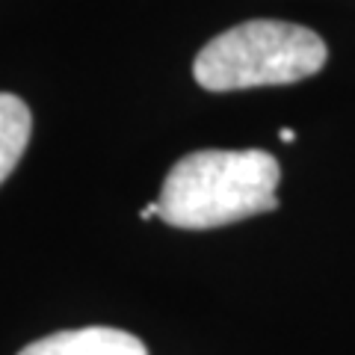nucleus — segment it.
I'll use <instances>...</instances> for the list:
<instances>
[{
    "mask_svg": "<svg viewBox=\"0 0 355 355\" xmlns=\"http://www.w3.org/2000/svg\"><path fill=\"white\" fill-rule=\"evenodd\" d=\"M279 160L261 148H205L178 160L157 198L166 225L187 231L222 228L279 207Z\"/></svg>",
    "mask_w": 355,
    "mask_h": 355,
    "instance_id": "f257e3e1",
    "label": "nucleus"
},
{
    "mask_svg": "<svg viewBox=\"0 0 355 355\" xmlns=\"http://www.w3.org/2000/svg\"><path fill=\"white\" fill-rule=\"evenodd\" d=\"M326 60V42L311 27L258 18L210 39L193 62V77L207 92L287 86L323 71Z\"/></svg>",
    "mask_w": 355,
    "mask_h": 355,
    "instance_id": "f03ea898",
    "label": "nucleus"
},
{
    "mask_svg": "<svg viewBox=\"0 0 355 355\" xmlns=\"http://www.w3.org/2000/svg\"><path fill=\"white\" fill-rule=\"evenodd\" d=\"M18 355H148V349L130 331L110 326H89V329L53 331V335L24 347Z\"/></svg>",
    "mask_w": 355,
    "mask_h": 355,
    "instance_id": "7ed1b4c3",
    "label": "nucleus"
},
{
    "mask_svg": "<svg viewBox=\"0 0 355 355\" xmlns=\"http://www.w3.org/2000/svg\"><path fill=\"white\" fill-rule=\"evenodd\" d=\"M33 130L30 107L12 92H0V184L15 172Z\"/></svg>",
    "mask_w": 355,
    "mask_h": 355,
    "instance_id": "20e7f679",
    "label": "nucleus"
},
{
    "mask_svg": "<svg viewBox=\"0 0 355 355\" xmlns=\"http://www.w3.org/2000/svg\"><path fill=\"white\" fill-rule=\"evenodd\" d=\"M160 214V207H157V202H151V205H146L139 210V219H151V216H157Z\"/></svg>",
    "mask_w": 355,
    "mask_h": 355,
    "instance_id": "39448f33",
    "label": "nucleus"
},
{
    "mask_svg": "<svg viewBox=\"0 0 355 355\" xmlns=\"http://www.w3.org/2000/svg\"><path fill=\"white\" fill-rule=\"evenodd\" d=\"M282 142H293V130H291V128L282 130Z\"/></svg>",
    "mask_w": 355,
    "mask_h": 355,
    "instance_id": "423d86ee",
    "label": "nucleus"
}]
</instances>
